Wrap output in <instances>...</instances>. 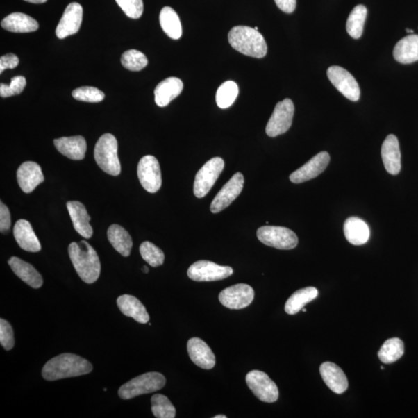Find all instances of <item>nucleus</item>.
Segmentation results:
<instances>
[{"mask_svg":"<svg viewBox=\"0 0 418 418\" xmlns=\"http://www.w3.org/2000/svg\"><path fill=\"white\" fill-rule=\"evenodd\" d=\"M160 24L166 35L174 40H178L182 35L181 20L175 12L169 6H165L160 13Z\"/></svg>","mask_w":418,"mask_h":418,"instance_id":"2f4dec72","label":"nucleus"},{"mask_svg":"<svg viewBox=\"0 0 418 418\" xmlns=\"http://www.w3.org/2000/svg\"><path fill=\"white\" fill-rule=\"evenodd\" d=\"M187 353L195 365L211 369L215 365V356L206 342L199 338H192L187 342Z\"/></svg>","mask_w":418,"mask_h":418,"instance_id":"6ab92c4d","label":"nucleus"},{"mask_svg":"<svg viewBox=\"0 0 418 418\" xmlns=\"http://www.w3.org/2000/svg\"><path fill=\"white\" fill-rule=\"evenodd\" d=\"M0 343L6 351L15 346V333L10 324L3 319H0Z\"/></svg>","mask_w":418,"mask_h":418,"instance_id":"79ce46f5","label":"nucleus"},{"mask_svg":"<svg viewBox=\"0 0 418 418\" xmlns=\"http://www.w3.org/2000/svg\"><path fill=\"white\" fill-rule=\"evenodd\" d=\"M2 28L13 33H31L39 28L36 19L22 12H13L5 17L1 22Z\"/></svg>","mask_w":418,"mask_h":418,"instance_id":"c85d7f7f","label":"nucleus"},{"mask_svg":"<svg viewBox=\"0 0 418 418\" xmlns=\"http://www.w3.org/2000/svg\"><path fill=\"white\" fill-rule=\"evenodd\" d=\"M92 371V364L83 357L64 353L45 364L42 369V376L46 381H55L89 374Z\"/></svg>","mask_w":418,"mask_h":418,"instance_id":"f257e3e1","label":"nucleus"},{"mask_svg":"<svg viewBox=\"0 0 418 418\" xmlns=\"http://www.w3.org/2000/svg\"><path fill=\"white\" fill-rule=\"evenodd\" d=\"M121 63L126 69L138 72L144 69L148 64L146 56L137 50H129L121 57Z\"/></svg>","mask_w":418,"mask_h":418,"instance_id":"4c0bfd02","label":"nucleus"},{"mask_svg":"<svg viewBox=\"0 0 418 418\" xmlns=\"http://www.w3.org/2000/svg\"><path fill=\"white\" fill-rule=\"evenodd\" d=\"M257 235L262 244L278 249H292L299 244L296 235L285 227L262 226Z\"/></svg>","mask_w":418,"mask_h":418,"instance_id":"423d86ee","label":"nucleus"},{"mask_svg":"<svg viewBox=\"0 0 418 418\" xmlns=\"http://www.w3.org/2000/svg\"><path fill=\"white\" fill-rule=\"evenodd\" d=\"M403 353V341L399 338H392L383 343L378 353V357L382 362L390 364L400 360Z\"/></svg>","mask_w":418,"mask_h":418,"instance_id":"72a5a7b5","label":"nucleus"},{"mask_svg":"<svg viewBox=\"0 0 418 418\" xmlns=\"http://www.w3.org/2000/svg\"><path fill=\"white\" fill-rule=\"evenodd\" d=\"M320 374L326 386L333 392L341 394L348 389L347 377L336 364L330 362L322 363L320 367Z\"/></svg>","mask_w":418,"mask_h":418,"instance_id":"aec40b11","label":"nucleus"},{"mask_svg":"<svg viewBox=\"0 0 418 418\" xmlns=\"http://www.w3.org/2000/svg\"><path fill=\"white\" fill-rule=\"evenodd\" d=\"M24 1L31 3L40 4V3H44L47 1H48V0H24Z\"/></svg>","mask_w":418,"mask_h":418,"instance_id":"49530a36","label":"nucleus"},{"mask_svg":"<svg viewBox=\"0 0 418 418\" xmlns=\"http://www.w3.org/2000/svg\"><path fill=\"white\" fill-rule=\"evenodd\" d=\"M246 381L249 388L260 401L266 403H274L278 401V388L265 372L252 370L246 375Z\"/></svg>","mask_w":418,"mask_h":418,"instance_id":"6e6552de","label":"nucleus"},{"mask_svg":"<svg viewBox=\"0 0 418 418\" xmlns=\"http://www.w3.org/2000/svg\"><path fill=\"white\" fill-rule=\"evenodd\" d=\"M254 299L252 287L238 284L227 287L219 296L221 304L229 309L239 310L248 307Z\"/></svg>","mask_w":418,"mask_h":418,"instance_id":"ddd939ff","label":"nucleus"},{"mask_svg":"<svg viewBox=\"0 0 418 418\" xmlns=\"http://www.w3.org/2000/svg\"><path fill=\"white\" fill-rule=\"evenodd\" d=\"M294 106L292 99H285L276 105L266 127L269 137H275L285 133L292 126Z\"/></svg>","mask_w":418,"mask_h":418,"instance_id":"1a4fd4ad","label":"nucleus"},{"mask_svg":"<svg viewBox=\"0 0 418 418\" xmlns=\"http://www.w3.org/2000/svg\"><path fill=\"white\" fill-rule=\"evenodd\" d=\"M344 234L350 244L361 246L367 244L370 237L368 225L358 217H350L344 224Z\"/></svg>","mask_w":418,"mask_h":418,"instance_id":"bb28decb","label":"nucleus"},{"mask_svg":"<svg viewBox=\"0 0 418 418\" xmlns=\"http://www.w3.org/2000/svg\"><path fill=\"white\" fill-rule=\"evenodd\" d=\"M107 237L116 251L124 257H129L133 247V240L124 228L112 225L108 229Z\"/></svg>","mask_w":418,"mask_h":418,"instance_id":"c756f323","label":"nucleus"},{"mask_svg":"<svg viewBox=\"0 0 418 418\" xmlns=\"http://www.w3.org/2000/svg\"><path fill=\"white\" fill-rule=\"evenodd\" d=\"M13 234L20 248L31 253H37L42 245L28 221L19 219L16 222Z\"/></svg>","mask_w":418,"mask_h":418,"instance_id":"4be33fe9","label":"nucleus"},{"mask_svg":"<svg viewBox=\"0 0 418 418\" xmlns=\"http://www.w3.org/2000/svg\"><path fill=\"white\" fill-rule=\"evenodd\" d=\"M244 185V177L242 173L235 174L232 178L221 188L213 199L210 210L212 213H219L224 210L237 199Z\"/></svg>","mask_w":418,"mask_h":418,"instance_id":"4468645a","label":"nucleus"},{"mask_svg":"<svg viewBox=\"0 0 418 418\" xmlns=\"http://www.w3.org/2000/svg\"><path fill=\"white\" fill-rule=\"evenodd\" d=\"M381 156L387 172L392 175L399 174L401 169V153L399 139L390 134L382 145Z\"/></svg>","mask_w":418,"mask_h":418,"instance_id":"a211bd4d","label":"nucleus"},{"mask_svg":"<svg viewBox=\"0 0 418 418\" xmlns=\"http://www.w3.org/2000/svg\"><path fill=\"white\" fill-rule=\"evenodd\" d=\"M228 42L242 55L256 58L266 56L267 45L261 33L246 26H235L228 33Z\"/></svg>","mask_w":418,"mask_h":418,"instance_id":"7ed1b4c3","label":"nucleus"},{"mask_svg":"<svg viewBox=\"0 0 418 418\" xmlns=\"http://www.w3.org/2000/svg\"><path fill=\"white\" fill-rule=\"evenodd\" d=\"M83 17L82 6L78 3H72L67 6L57 26V37L59 39H64L78 33L83 22Z\"/></svg>","mask_w":418,"mask_h":418,"instance_id":"dca6fc26","label":"nucleus"},{"mask_svg":"<svg viewBox=\"0 0 418 418\" xmlns=\"http://www.w3.org/2000/svg\"><path fill=\"white\" fill-rule=\"evenodd\" d=\"M319 295L318 290L314 287H308L295 292L286 302L285 312L288 315L299 313L309 302L315 300Z\"/></svg>","mask_w":418,"mask_h":418,"instance_id":"7c9ffc66","label":"nucleus"},{"mask_svg":"<svg viewBox=\"0 0 418 418\" xmlns=\"http://www.w3.org/2000/svg\"><path fill=\"white\" fill-rule=\"evenodd\" d=\"M330 161L328 152L322 151L315 155L305 165L290 175V180L294 184L303 183L318 177L326 169Z\"/></svg>","mask_w":418,"mask_h":418,"instance_id":"2eb2a0df","label":"nucleus"},{"mask_svg":"<svg viewBox=\"0 0 418 418\" xmlns=\"http://www.w3.org/2000/svg\"><path fill=\"white\" fill-rule=\"evenodd\" d=\"M57 150L64 156L74 160H81L85 158L87 144L82 136L62 137L53 140Z\"/></svg>","mask_w":418,"mask_h":418,"instance_id":"b1692460","label":"nucleus"},{"mask_svg":"<svg viewBox=\"0 0 418 418\" xmlns=\"http://www.w3.org/2000/svg\"><path fill=\"white\" fill-rule=\"evenodd\" d=\"M8 264L12 271L26 285L35 289L42 287L43 285L42 275L28 262L18 258L12 257L9 260Z\"/></svg>","mask_w":418,"mask_h":418,"instance_id":"a878e982","label":"nucleus"},{"mask_svg":"<svg viewBox=\"0 0 418 418\" xmlns=\"http://www.w3.org/2000/svg\"><path fill=\"white\" fill-rule=\"evenodd\" d=\"M117 151V140L110 133H106L99 139L94 151L99 167L112 176H118L121 172Z\"/></svg>","mask_w":418,"mask_h":418,"instance_id":"20e7f679","label":"nucleus"},{"mask_svg":"<svg viewBox=\"0 0 418 418\" xmlns=\"http://www.w3.org/2000/svg\"><path fill=\"white\" fill-rule=\"evenodd\" d=\"M117 306L121 312L139 323L146 324L150 320L145 306L134 296L124 294L119 296Z\"/></svg>","mask_w":418,"mask_h":418,"instance_id":"393cba45","label":"nucleus"},{"mask_svg":"<svg viewBox=\"0 0 418 418\" xmlns=\"http://www.w3.org/2000/svg\"><path fill=\"white\" fill-rule=\"evenodd\" d=\"M278 8L286 13H292L296 8V0H274Z\"/></svg>","mask_w":418,"mask_h":418,"instance_id":"a18cd8bd","label":"nucleus"},{"mask_svg":"<svg viewBox=\"0 0 418 418\" xmlns=\"http://www.w3.org/2000/svg\"><path fill=\"white\" fill-rule=\"evenodd\" d=\"M406 31H407L408 33H414V31H412V30H409V29H407V30H406Z\"/></svg>","mask_w":418,"mask_h":418,"instance_id":"8fccbe9b","label":"nucleus"},{"mask_svg":"<svg viewBox=\"0 0 418 418\" xmlns=\"http://www.w3.org/2000/svg\"><path fill=\"white\" fill-rule=\"evenodd\" d=\"M224 160L221 158H214L206 162L195 176L194 194L199 199L204 198L210 192L222 171L224 169Z\"/></svg>","mask_w":418,"mask_h":418,"instance_id":"0eeeda50","label":"nucleus"},{"mask_svg":"<svg viewBox=\"0 0 418 418\" xmlns=\"http://www.w3.org/2000/svg\"><path fill=\"white\" fill-rule=\"evenodd\" d=\"M183 87V83L178 78L170 77L162 81L154 90L155 103L160 107L167 106L180 95Z\"/></svg>","mask_w":418,"mask_h":418,"instance_id":"5701e85b","label":"nucleus"},{"mask_svg":"<svg viewBox=\"0 0 418 418\" xmlns=\"http://www.w3.org/2000/svg\"><path fill=\"white\" fill-rule=\"evenodd\" d=\"M381 369H384V367H381Z\"/></svg>","mask_w":418,"mask_h":418,"instance_id":"603ef678","label":"nucleus"},{"mask_svg":"<svg viewBox=\"0 0 418 418\" xmlns=\"http://www.w3.org/2000/svg\"><path fill=\"white\" fill-rule=\"evenodd\" d=\"M330 82L348 99L356 102L360 97L358 83L347 70L340 66L330 67L327 71Z\"/></svg>","mask_w":418,"mask_h":418,"instance_id":"9b49d317","label":"nucleus"},{"mask_svg":"<svg viewBox=\"0 0 418 418\" xmlns=\"http://www.w3.org/2000/svg\"><path fill=\"white\" fill-rule=\"evenodd\" d=\"M239 94V87L233 81L221 84L217 92V103L221 109H227L231 107L237 99Z\"/></svg>","mask_w":418,"mask_h":418,"instance_id":"f704fd0d","label":"nucleus"},{"mask_svg":"<svg viewBox=\"0 0 418 418\" xmlns=\"http://www.w3.org/2000/svg\"><path fill=\"white\" fill-rule=\"evenodd\" d=\"M233 274L232 267L221 266L208 260L194 262L187 271L188 278L199 282L224 280Z\"/></svg>","mask_w":418,"mask_h":418,"instance_id":"9d476101","label":"nucleus"},{"mask_svg":"<svg viewBox=\"0 0 418 418\" xmlns=\"http://www.w3.org/2000/svg\"><path fill=\"white\" fill-rule=\"evenodd\" d=\"M394 57L396 62L407 65L418 60V35H410L403 37L396 44Z\"/></svg>","mask_w":418,"mask_h":418,"instance_id":"cd10ccee","label":"nucleus"},{"mask_svg":"<svg viewBox=\"0 0 418 418\" xmlns=\"http://www.w3.org/2000/svg\"><path fill=\"white\" fill-rule=\"evenodd\" d=\"M367 16L365 6L358 5L350 12L346 23V30L350 36L354 39L361 37Z\"/></svg>","mask_w":418,"mask_h":418,"instance_id":"473e14b6","label":"nucleus"},{"mask_svg":"<svg viewBox=\"0 0 418 418\" xmlns=\"http://www.w3.org/2000/svg\"><path fill=\"white\" fill-rule=\"evenodd\" d=\"M125 15L132 19H139L144 12L143 0H116Z\"/></svg>","mask_w":418,"mask_h":418,"instance_id":"ea45409f","label":"nucleus"},{"mask_svg":"<svg viewBox=\"0 0 418 418\" xmlns=\"http://www.w3.org/2000/svg\"><path fill=\"white\" fill-rule=\"evenodd\" d=\"M74 228L76 232L85 239L92 237L93 229L90 225L91 217L85 206L77 201H69L67 203Z\"/></svg>","mask_w":418,"mask_h":418,"instance_id":"412c9836","label":"nucleus"},{"mask_svg":"<svg viewBox=\"0 0 418 418\" xmlns=\"http://www.w3.org/2000/svg\"><path fill=\"white\" fill-rule=\"evenodd\" d=\"M18 184L25 193H31L44 181L42 167L33 161H26L19 166L17 173Z\"/></svg>","mask_w":418,"mask_h":418,"instance_id":"f3484780","label":"nucleus"},{"mask_svg":"<svg viewBox=\"0 0 418 418\" xmlns=\"http://www.w3.org/2000/svg\"><path fill=\"white\" fill-rule=\"evenodd\" d=\"M227 417L226 415H217L215 416L214 418H226Z\"/></svg>","mask_w":418,"mask_h":418,"instance_id":"09e8293b","label":"nucleus"},{"mask_svg":"<svg viewBox=\"0 0 418 418\" xmlns=\"http://www.w3.org/2000/svg\"><path fill=\"white\" fill-rule=\"evenodd\" d=\"M165 383V377L161 374H144L124 384L119 390V396L124 400L132 399L140 395L156 392L163 388Z\"/></svg>","mask_w":418,"mask_h":418,"instance_id":"39448f33","label":"nucleus"},{"mask_svg":"<svg viewBox=\"0 0 418 418\" xmlns=\"http://www.w3.org/2000/svg\"><path fill=\"white\" fill-rule=\"evenodd\" d=\"M10 226L11 218L9 208L1 201V204H0V231L2 233H8Z\"/></svg>","mask_w":418,"mask_h":418,"instance_id":"37998d69","label":"nucleus"},{"mask_svg":"<svg viewBox=\"0 0 418 418\" xmlns=\"http://www.w3.org/2000/svg\"><path fill=\"white\" fill-rule=\"evenodd\" d=\"M151 410L153 415L158 418H174L176 415L172 403L165 395L155 394L151 399Z\"/></svg>","mask_w":418,"mask_h":418,"instance_id":"c9c22d12","label":"nucleus"},{"mask_svg":"<svg viewBox=\"0 0 418 418\" xmlns=\"http://www.w3.org/2000/svg\"><path fill=\"white\" fill-rule=\"evenodd\" d=\"M69 253L77 274L86 284H93L99 279L101 272L99 256L86 241L72 242Z\"/></svg>","mask_w":418,"mask_h":418,"instance_id":"f03ea898","label":"nucleus"},{"mask_svg":"<svg viewBox=\"0 0 418 418\" xmlns=\"http://www.w3.org/2000/svg\"><path fill=\"white\" fill-rule=\"evenodd\" d=\"M142 271H143L144 273L147 274L148 272H149V269H148L147 267L144 266L142 268Z\"/></svg>","mask_w":418,"mask_h":418,"instance_id":"de8ad7c7","label":"nucleus"},{"mask_svg":"<svg viewBox=\"0 0 418 418\" xmlns=\"http://www.w3.org/2000/svg\"><path fill=\"white\" fill-rule=\"evenodd\" d=\"M302 312H306V308H302Z\"/></svg>","mask_w":418,"mask_h":418,"instance_id":"3c124183","label":"nucleus"},{"mask_svg":"<svg viewBox=\"0 0 418 418\" xmlns=\"http://www.w3.org/2000/svg\"><path fill=\"white\" fill-rule=\"evenodd\" d=\"M19 65V58L13 53H8L0 58V73H3L6 69H13Z\"/></svg>","mask_w":418,"mask_h":418,"instance_id":"c03bdc74","label":"nucleus"},{"mask_svg":"<svg viewBox=\"0 0 418 418\" xmlns=\"http://www.w3.org/2000/svg\"><path fill=\"white\" fill-rule=\"evenodd\" d=\"M141 257L153 267L161 266L165 262V253L151 242H144L140 246Z\"/></svg>","mask_w":418,"mask_h":418,"instance_id":"e433bc0d","label":"nucleus"},{"mask_svg":"<svg viewBox=\"0 0 418 418\" xmlns=\"http://www.w3.org/2000/svg\"><path fill=\"white\" fill-rule=\"evenodd\" d=\"M26 85V81L23 76H16L11 79L10 84L0 85V96L8 98L22 93Z\"/></svg>","mask_w":418,"mask_h":418,"instance_id":"a19ab883","label":"nucleus"},{"mask_svg":"<svg viewBox=\"0 0 418 418\" xmlns=\"http://www.w3.org/2000/svg\"><path fill=\"white\" fill-rule=\"evenodd\" d=\"M137 174L141 185L150 193H156L162 185L159 162L152 155L141 158L137 167Z\"/></svg>","mask_w":418,"mask_h":418,"instance_id":"f8f14e48","label":"nucleus"},{"mask_svg":"<svg viewBox=\"0 0 418 418\" xmlns=\"http://www.w3.org/2000/svg\"><path fill=\"white\" fill-rule=\"evenodd\" d=\"M72 97L82 102L100 103L104 99L105 94L97 87L84 86L74 90Z\"/></svg>","mask_w":418,"mask_h":418,"instance_id":"58836bf2","label":"nucleus"}]
</instances>
